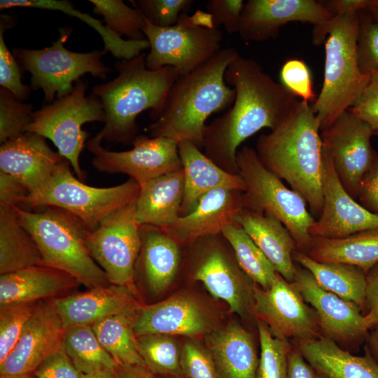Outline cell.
Wrapping results in <instances>:
<instances>
[{
	"instance_id": "7dc6e473",
	"label": "cell",
	"mask_w": 378,
	"mask_h": 378,
	"mask_svg": "<svg viewBox=\"0 0 378 378\" xmlns=\"http://www.w3.org/2000/svg\"><path fill=\"white\" fill-rule=\"evenodd\" d=\"M180 366L183 378H219L209 351L193 342L184 344Z\"/></svg>"
},
{
	"instance_id": "d6986e66",
	"label": "cell",
	"mask_w": 378,
	"mask_h": 378,
	"mask_svg": "<svg viewBox=\"0 0 378 378\" xmlns=\"http://www.w3.org/2000/svg\"><path fill=\"white\" fill-rule=\"evenodd\" d=\"M291 284L314 308L324 337L334 342H351L367 337L369 329L361 309L355 303L323 288L304 268H297Z\"/></svg>"
},
{
	"instance_id": "6125c7cd",
	"label": "cell",
	"mask_w": 378,
	"mask_h": 378,
	"mask_svg": "<svg viewBox=\"0 0 378 378\" xmlns=\"http://www.w3.org/2000/svg\"><path fill=\"white\" fill-rule=\"evenodd\" d=\"M368 10L374 19L378 22V0H372V4L368 8Z\"/></svg>"
},
{
	"instance_id": "ab89813d",
	"label": "cell",
	"mask_w": 378,
	"mask_h": 378,
	"mask_svg": "<svg viewBox=\"0 0 378 378\" xmlns=\"http://www.w3.org/2000/svg\"><path fill=\"white\" fill-rule=\"evenodd\" d=\"M93 12L102 15L106 26L129 40L146 39L143 32L146 24L144 17L136 8H131L122 0H89Z\"/></svg>"
},
{
	"instance_id": "d590c367",
	"label": "cell",
	"mask_w": 378,
	"mask_h": 378,
	"mask_svg": "<svg viewBox=\"0 0 378 378\" xmlns=\"http://www.w3.org/2000/svg\"><path fill=\"white\" fill-rule=\"evenodd\" d=\"M62 346L80 374L115 372L118 365L99 342L91 326L65 329Z\"/></svg>"
},
{
	"instance_id": "6f0895ef",
	"label": "cell",
	"mask_w": 378,
	"mask_h": 378,
	"mask_svg": "<svg viewBox=\"0 0 378 378\" xmlns=\"http://www.w3.org/2000/svg\"><path fill=\"white\" fill-rule=\"evenodd\" d=\"M287 378H315L314 370L298 350L289 353Z\"/></svg>"
},
{
	"instance_id": "681fc988",
	"label": "cell",
	"mask_w": 378,
	"mask_h": 378,
	"mask_svg": "<svg viewBox=\"0 0 378 378\" xmlns=\"http://www.w3.org/2000/svg\"><path fill=\"white\" fill-rule=\"evenodd\" d=\"M244 4L242 0H209L206 8L216 28L222 25L229 34H233L238 33Z\"/></svg>"
},
{
	"instance_id": "52a82bcc",
	"label": "cell",
	"mask_w": 378,
	"mask_h": 378,
	"mask_svg": "<svg viewBox=\"0 0 378 378\" xmlns=\"http://www.w3.org/2000/svg\"><path fill=\"white\" fill-rule=\"evenodd\" d=\"M237 164L246 184L244 208L278 219L293 237L297 250L306 253L312 239L309 229L316 219L304 200L263 165L255 148L246 146L238 150Z\"/></svg>"
},
{
	"instance_id": "ac0fdd59",
	"label": "cell",
	"mask_w": 378,
	"mask_h": 378,
	"mask_svg": "<svg viewBox=\"0 0 378 378\" xmlns=\"http://www.w3.org/2000/svg\"><path fill=\"white\" fill-rule=\"evenodd\" d=\"M323 208L309 229L312 237L342 238L378 229V216L353 198L341 183L330 155L323 146Z\"/></svg>"
},
{
	"instance_id": "f907efd6",
	"label": "cell",
	"mask_w": 378,
	"mask_h": 378,
	"mask_svg": "<svg viewBox=\"0 0 378 378\" xmlns=\"http://www.w3.org/2000/svg\"><path fill=\"white\" fill-rule=\"evenodd\" d=\"M349 111L378 130V72L370 76V81L356 104Z\"/></svg>"
},
{
	"instance_id": "3957f363",
	"label": "cell",
	"mask_w": 378,
	"mask_h": 378,
	"mask_svg": "<svg viewBox=\"0 0 378 378\" xmlns=\"http://www.w3.org/2000/svg\"><path fill=\"white\" fill-rule=\"evenodd\" d=\"M319 130L312 106L301 100L291 115L259 136L255 148L263 165L304 200L315 219L323 208V142Z\"/></svg>"
},
{
	"instance_id": "7402d4cb",
	"label": "cell",
	"mask_w": 378,
	"mask_h": 378,
	"mask_svg": "<svg viewBox=\"0 0 378 378\" xmlns=\"http://www.w3.org/2000/svg\"><path fill=\"white\" fill-rule=\"evenodd\" d=\"M244 208L243 192L215 189L203 195L190 213L163 228L181 244H190L200 238L221 234L224 227L236 222Z\"/></svg>"
},
{
	"instance_id": "484cf974",
	"label": "cell",
	"mask_w": 378,
	"mask_h": 378,
	"mask_svg": "<svg viewBox=\"0 0 378 378\" xmlns=\"http://www.w3.org/2000/svg\"><path fill=\"white\" fill-rule=\"evenodd\" d=\"M178 147L184 175V193L179 217L190 213L203 195L215 189L230 188L245 192L246 184L239 174L221 169L194 144L181 141Z\"/></svg>"
},
{
	"instance_id": "e7e4bbea",
	"label": "cell",
	"mask_w": 378,
	"mask_h": 378,
	"mask_svg": "<svg viewBox=\"0 0 378 378\" xmlns=\"http://www.w3.org/2000/svg\"><path fill=\"white\" fill-rule=\"evenodd\" d=\"M162 378H183V376H178V377H162Z\"/></svg>"
},
{
	"instance_id": "f6af8a7d",
	"label": "cell",
	"mask_w": 378,
	"mask_h": 378,
	"mask_svg": "<svg viewBox=\"0 0 378 378\" xmlns=\"http://www.w3.org/2000/svg\"><path fill=\"white\" fill-rule=\"evenodd\" d=\"M13 20L10 16L1 15L0 20V85L10 92L18 100L22 102L28 98L31 87L22 83V75L18 60L7 48L4 34Z\"/></svg>"
},
{
	"instance_id": "1f68e13d",
	"label": "cell",
	"mask_w": 378,
	"mask_h": 378,
	"mask_svg": "<svg viewBox=\"0 0 378 378\" xmlns=\"http://www.w3.org/2000/svg\"><path fill=\"white\" fill-rule=\"evenodd\" d=\"M306 254L320 262L354 265L366 274L378 263V229L337 239L312 237Z\"/></svg>"
},
{
	"instance_id": "680465c9",
	"label": "cell",
	"mask_w": 378,
	"mask_h": 378,
	"mask_svg": "<svg viewBox=\"0 0 378 378\" xmlns=\"http://www.w3.org/2000/svg\"><path fill=\"white\" fill-rule=\"evenodd\" d=\"M115 373L118 378H155L146 367L140 365H119Z\"/></svg>"
},
{
	"instance_id": "d4e9b609",
	"label": "cell",
	"mask_w": 378,
	"mask_h": 378,
	"mask_svg": "<svg viewBox=\"0 0 378 378\" xmlns=\"http://www.w3.org/2000/svg\"><path fill=\"white\" fill-rule=\"evenodd\" d=\"M80 284L70 274L45 265L0 276V306L37 302L65 296Z\"/></svg>"
},
{
	"instance_id": "ffe728a7",
	"label": "cell",
	"mask_w": 378,
	"mask_h": 378,
	"mask_svg": "<svg viewBox=\"0 0 378 378\" xmlns=\"http://www.w3.org/2000/svg\"><path fill=\"white\" fill-rule=\"evenodd\" d=\"M218 235L207 237L208 247L197 260L192 277L201 282L214 298L225 302L232 313L243 316L249 300L252 302L253 285H248L250 279L240 268L236 258H230L218 244Z\"/></svg>"
},
{
	"instance_id": "7a4b0ae2",
	"label": "cell",
	"mask_w": 378,
	"mask_h": 378,
	"mask_svg": "<svg viewBox=\"0 0 378 378\" xmlns=\"http://www.w3.org/2000/svg\"><path fill=\"white\" fill-rule=\"evenodd\" d=\"M239 55L232 48H221L190 73L179 76L172 85L158 118L146 127L151 137H167L178 144L189 141L200 149L207 118L228 109L236 92L227 85L225 73Z\"/></svg>"
},
{
	"instance_id": "5bb4252c",
	"label": "cell",
	"mask_w": 378,
	"mask_h": 378,
	"mask_svg": "<svg viewBox=\"0 0 378 378\" xmlns=\"http://www.w3.org/2000/svg\"><path fill=\"white\" fill-rule=\"evenodd\" d=\"M334 18L321 1L249 0L242 10L238 33L244 41L263 42L276 38L288 23L308 22L314 26L312 43L318 46L327 38Z\"/></svg>"
},
{
	"instance_id": "30bf717a",
	"label": "cell",
	"mask_w": 378,
	"mask_h": 378,
	"mask_svg": "<svg viewBox=\"0 0 378 378\" xmlns=\"http://www.w3.org/2000/svg\"><path fill=\"white\" fill-rule=\"evenodd\" d=\"M86 88L83 80H78L71 93L33 111L27 128V132L50 139L82 181L85 173L80 164V155L89 136L83 125L105 122L106 119L100 99L93 93L86 96Z\"/></svg>"
},
{
	"instance_id": "836d02e7",
	"label": "cell",
	"mask_w": 378,
	"mask_h": 378,
	"mask_svg": "<svg viewBox=\"0 0 378 378\" xmlns=\"http://www.w3.org/2000/svg\"><path fill=\"white\" fill-rule=\"evenodd\" d=\"M293 258L308 270L323 288L355 303L361 310L368 309L366 274L363 270L344 263L320 262L298 250L293 252Z\"/></svg>"
},
{
	"instance_id": "4dcf8cb0",
	"label": "cell",
	"mask_w": 378,
	"mask_h": 378,
	"mask_svg": "<svg viewBox=\"0 0 378 378\" xmlns=\"http://www.w3.org/2000/svg\"><path fill=\"white\" fill-rule=\"evenodd\" d=\"M183 169L157 177L140 186L136 200L139 224L165 227L179 217L183 199Z\"/></svg>"
},
{
	"instance_id": "5b68a950",
	"label": "cell",
	"mask_w": 378,
	"mask_h": 378,
	"mask_svg": "<svg viewBox=\"0 0 378 378\" xmlns=\"http://www.w3.org/2000/svg\"><path fill=\"white\" fill-rule=\"evenodd\" d=\"M16 208L22 223L39 248L43 265L70 274L88 289L111 284L88 251L85 240L90 230L81 219L56 206L31 211Z\"/></svg>"
},
{
	"instance_id": "7bdbcfd3",
	"label": "cell",
	"mask_w": 378,
	"mask_h": 378,
	"mask_svg": "<svg viewBox=\"0 0 378 378\" xmlns=\"http://www.w3.org/2000/svg\"><path fill=\"white\" fill-rule=\"evenodd\" d=\"M33 106L18 100L10 92L0 88V142L16 138L27 132Z\"/></svg>"
},
{
	"instance_id": "4316f807",
	"label": "cell",
	"mask_w": 378,
	"mask_h": 378,
	"mask_svg": "<svg viewBox=\"0 0 378 378\" xmlns=\"http://www.w3.org/2000/svg\"><path fill=\"white\" fill-rule=\"evenodd\" d=\"M141 245L134 271L139 270L150 290L164 292L174 280L181 263V244L163 227L141 225Z\"/></svg>"
},
{
	"instance_id": "b9f144b4",
	"label": "cell",
	"mask_w": 378,
	"mask_h": 378,
	"mask_svg": "<svg viewBox=\"0 0 378 378\" xmlns=\"http://www.w3.org/2000/svg\"><path fill=\"white\" fill-rule=\"evenodd\" d=\"M37 302L0 306V363L15 347Z\"/></svg>"
},
{
	"instance_id": "c3c4849f",
	"label": "cell",
	"mask_w": 378,
	"mask_h": 378,
	"mask_svg": "<svg viewBox=\"0 0 378 378\" xmlns=\"http://www.w3.org/2000/svg\"><path fill=\"white\" fill-rule=\"evenodd\" d=\"M281 84L302 100L315 102L310 71L305 62L299 59L286 60L280 71Z\"/></svg>"
},
{
	"instance_id": "603a6c76",
	"label": "cell",
	"mask_w": 378,
	"mask_h": 378,
	"mask_svg": "<svg viewBox=\"0 0 378 378\" xmlns=\"http://www.w3.org/2000/svg\"><path fill=\"white\" fill-rule=\"evenodd\" d=\"M64 160L46 138L34 132H26L0 146V172L18 178L29 193L46 182Z\"/></svg>"
},
{
	"instance_id": "8fae6325",
	"label": "cell",
	"mask_w": 378,
	"mask_h": 378,
	"mask_svg": "<svg viewBox=\"0 0 378 378\" xmlns=\"http://www.w3.org/2000/svg\"><path fill=\"white\" fill-rule=\"evenodd\" d=\"M71 32L70 27L60 28L59 38L43 49H13L18 63L31 74V88L42 90L48 104L52 103L55 94L61 98L71 93L73 83L85 74L104 79L111 71L102 61L104 50L77 52L67 50L64 43Z\"/></svg>"
},
{
	"instance_id": "4fadbf2b",
	"label": "cell",
	"mask_w": 378,
	"mask_h": 378,
	"mask_svg": "<svg viewBox=\"0 0 378 378\" xmlns=\"http://www.w3.org/2000/svg\"><path fill=\"white\" fill-rule=\"evenodd\" d=\"M133 147L125 151H112L90 139L88 149L94 155L92 166L101 172L125 174L140 186L160 176L183 169L178 143L167 137L141 134Z\"/></svg>"
},
{
	"instance_id": "11a10c76",
	"label": "cell",
	"mask_w": 378,
	"mask_h": 378,
	"mask_svg": "<svg viewBox=\"0 0 378 378\" xmlns=\"http://www.w3.org/2000/svg\"><path fill=\"white\" fill-rule=\"evenodd\" d=\"M365 298L368 312L364 318L370 330L378 325V263L366 273Z\"/></svg>"
},
{
	"instance_id": "db71d44e",
	"label": "cell",
	"mask_w": 378,
	"mask_h": 378,
	"mask_svg": "<svg viewBox=\"0 0 378 378\" xmlns=\"http://www.w3.org/2000/svg\"><path fill=\"white\" fill-rule=\"evenodd\" d=\"M29 194L18 178L0 172V206H20Z\"/></svg>"
},
{
	"instance_id": "8d00e7d4",
	"label": "cell",
	"mask_w": 378,
	"mask_h": 378,
	"mask_svg": "<svg viewBox=\"0 0 378 378\" xmlns=\"http://www.w3.org/2000/svg\"><path fill=\"white\" fill-rule=\"evenodd\" d=\"M135 314H118L92 325L99 342L118 365L145 366L133 328Z\"/></svg>"
},
{
	"instance_id": "2e32d148",
	"label": "cell",
	"mask_w": 378,
	"mask_h": 378,
	"mask_svg": "<svg viewBox=\"0 0 378 378\" xmlns=\"http://www.w3.org/2000/svg\"><path fill=\"white\" fill-rule=\"evenodd\" d=\"M252 305L258 320L278 337L298 340L321 337L315 312L307 306L292 284L279 273L267 289L253 284Z\"/></svg>"
},
{
	"instance_id": "f35d334b",
	"label": "cell",
	"mask_w": 378,
	"mask_h": 378,
	"mask_svg": "<svg viewBox=\"0 0 378 378\" xmlns=\"http://www.w3.org/2000/svg\"><path fill=\"white\" fill-rule=\"evenodd\" d=\"M139 354L146 368L162 377L181 376V351L171 336L148 335L137 337Z\"/></svg>"
},
{
	"instance_id": "003e7915",
	"label": "cell",
	"mask_w": 378,
	"mask_h": 378,
	"mask_svg": "<svg viewBox=\"0 0 378 378\" xmlns=\"http://www.w3.org/2000/svg\"><path fill=\"white\" fill-rule=\"evenodd\" d=\"M29 378H38V377H34V376H31V377H29Z\"/></svg>"
},
{
	"instance_id": "e575fe53",
	"label": "cell",
	"mask_w": 378,
	"mask_h": 378,
	"mask_svg": "<svg viewBox=\"0 0 378 378\" xmlns=\"http://www.w3.org/2000/svg\"><path fill=\"white\" fill-rule=\"evenodd\" d=\"M15 7L33 8L57 10L70 16L79 18L94 28L101 36L104 51H109L117 59H130L141 54L143 50L150 48L148 40L134 41L124 39L119 34L112 31L107 27L88 13H82L74 7L66 0H1L0 9Z\"/></svg>"
},
{
	"instance_id": "be15d7a7",
	"label": "cell",
	"mask_w": 378,
	"mask_h": 378,
	"mask_svg": "<svg viewBox=\"0 0 378 378\" xmlns=\"http://www.w3.org/2000/svg\"><path fill=\"white\" fill-rule=\"evenodd\" d=\"M315 371V370H314ZM315 378H326L324 376H323L322 374H319L318 372H316L315 371Z\"/></svg>"
},
{
	"instance_id": "f5cc1de1",
	"label": "cell",
	"mask_w": 378,
	"mask_h": 378,
	"mask_svg": "<svg viewBox=\"0 0 378 378\" xmlns=\"http://www.w3.org/2000/svg\"><path fill=\"white\" fill-rule=\"evenodd\" d=\"M356 200L365 209L378 216V154L360 182Z\"/></svg>"
},
{
	"instance_id": "f546056e",
	"label": "cell",
	"mask_w": 378,
	"mask_h": 378,
	"mask_svg": "<svg viewBox=\"0 0 378 378\" xmlns=\"http://www.w3.org/2000/svg\"><path fill=\"white\" fill-rule=\"evenodd\" d=\"M298 350L319 374L326 378H378V363L366 349L358 356L326 337L298 340Z\"/></svg>"
},
{
	"instance_id": "9a60e30c",
	"label": "cell",
	"mask_w": 378,
	"mask_h": 378,
	"mask_svg": "<svg viewBox=\"0 0 378 378\" xmlns=\"http://www.w3.org/2000/svg\"><path fill=\"white\" fill-rule=\"evenodd\" d=\"M373 132L349 110L321 130L323 146L331 156L338 178L355 200L364 175L377 155L371 145Z\"/></svg>"
},
{
	"instance_id": "9c48e42d",
	"label": "cell",
	"mask_w": 378,
	"mask_h": 378,
	"mask_svg": "<svg viewBox=\"0 0 378 378\" xmlns=\"http://www.w3.org/2000/svg\"><path fill=\"white\" fill-rule=\"evenodd\" d=\"M143 32L150 46L146 67L158 70L172 66L186 75L213 57L220 49L222 32L208 12L182 13L173 26L160 27L145 19Z\"/></svg>"
},
{
	"instance_id": "83f0119b",
	"label": "cell",
	"mask_w": 378,
	"mask_h": 378,
	"mask_svg": "<svg viewBox=\"0 0 378 378\" xmlns=\"http://www.w3.org/2000/svg\"><path fill=\"white\" fill-rule=\"evenodd\" d=\"M236 222L261 250L277 273L286 281L292 283L297 272L293 258L297 246L288 229L276 218L246 208L238 214Z\"/></svg>"
},
{
	"instance_id": "9f6ffc18",
	"label": "cell",
	"mask_w": 378,
	"mask_h": 378,
	"mask_svg": "<svg viewBox=\"0 0 378 378\" xmlns=\"http://www.w3.org/2000/svg\"><path fill=\"white\" fill-rule=\"evenodd\" d=\"M321 1L335 18L366 9L372 4V0H328Z\"/></svg>"
},
{
	"instance_id": "d6a6232c",
	"label": "cell",
	"mask_w": 378,
	"mask_h": 378,
	"mask_svg": "<svg viewBox=\"0 0 378 378\" xmlns=\"http://www.w3.org/2000/svg\"><path fill=\"white\" fill-rule=\"evenodd\" d=\"M17 206H0V274L43 265L39 248L22 223Z\"/></svg>"
},
{
	"instance_id": "816d5d0a",
	"label": "cell",
	"mask_w": 378,
	"mask_h": 378,
	"mask_svg": "<svg viewBox=\"0 0 378 378\" xmlns=\"http://www.w3.org/2000/svg\"><path fill=\"white\" fill-rule=\"evenodd\" d=\"M38 378H81L63 347L50 354L37 368L34 375Z\"/></svg>"
},
{
	"instance_id": "f1b7e54d",
	"label": "cell",
	"mask_w": 378,
	"mask_h": 378,
	"mask_svg": "<svg viewBox=\"0 0 378 378\" xmlns=\"http://www.w3.org/2000/svg\"><path fill=\"white\" fill-rule=\"evenodd\" d=\"M206 344L219 378H256L259 357L242 326L230 323L210 334Z\"/></svg>"
},
{
	"instance_id": "cb8c5ba5",
	"label": "cell",
	"mask_w": 378,
	"mask_h": 378,
	"mask_svg": "<svg viewBox=\"0 0 378 378\" xmlns=\"http://www.w3.org/2000/svg\"><path fill=\"white\" fill-rule=\"evenodd\" d=\"M209 320L192 299L176 295L150 305H141L133 319L137 337L148 335L192 337L206 332Z\"/></svg>"
},
{
	"instance_id": "91938a15",
	"label": "cell",
	"mask_w": 378,
	"mask_h": 378,
	"mask_svg": "<svg viewBox=\"0 0 378 378\" xmlns=\"http://www.w3.org/2000/svg\"><path fill=\"white\" fill-rule=\"evenodd\" d=\"M366 337L368 348L373 359L378 363V325L370 330Z\"/></svg>"
},
{
	"instance_id": "03108f58",
	"label": "cell",
	"mask_w": 378,
	"mask_h": 378,
	"mask_svg": "<svg viewBox=\"0 0 378 378\" xmlns=\"http://www.w3.org/2000/svg\"><path fill=\"white\" fill-rule=\"evenodd\" d=\"M373 135H375V136H378V130L374 131V132H373Z\"/></svg>"
},
{
	"instance_id": "8992f818",
	"label": "cell",
	"mask_w": 378,
	"mask_h": 378,
	"mask_svg": "<svg viewBox=\"0 0 378 378\" xmlns=\"http://www.w3.org/2000/svg\"><path fill=\"white\" fill-rule=\"evenodd\" d=\"M359 12L334 18L326 41L323 86L312 106L320 130L351 108L367 87L370 76L363 74L356 56Z\"/></svg>"
},
{
	"instance_id": "bcb514c9",
	"label": "cell",
	"mask_w": 378,
	"mask_h": 378,
	"mask_svg": "<svg viewBox=\"0 0 378 378\" xmlns=\"http://www.w3.org/2000/svg\"><path fill=\"white\" fill-rule=\"evenodd\" d=\"M144 18L160 27L174 25L180 15L189 11L193 0H138L132 1Z\"/></svg>"
},
{
	"instance_id": "e0dca14e",
	"label": "cell",
	"mask_w": 378,
	"mask_h": 378,
	"mask_svg": "<svg viewBox=\"0 0 378 378\" xmlns=\"http://www.w3.org/2000/svg\"><path fill=\"white\" fill-rule=\"evenodd\" d=\"M64 331L51 301H38L15 347L0 363V378L33 376L50 354L63 347Z\"/></svg>"
},
{
	"instance_id": "7c38bea8",
	"label": "cell",
	"mask_w": 378,
	"mask_h": 378,
	"mask_svg": "<svg viewBox=\"0 0 378 378\" xmlns=\"http://www.w3.org/2000/svg\"><path fill=\"white\" fill-rule=\"evenodd\" d=\"M136 200L108 215L89 232L85 240L89 253L104 271L110 284L132 288L141 245Z\"/></svg>"
},
{
	"instance_id": "6da1fadb",
	"label": "cell",
	"mask_w": 378,
	"mask_h": 378,
	"mask_svg": "<svg viewBox=\"0 0 378 378\" xmlns=\"http://www.w3.org/2000/svg\"><path fill=\"white\" fill-rule=\"evenodd\" d=\"M236 95L232 106L206 125L204 154L223 170L238 174L239 146L263 128H276L298 108L300 100L264 72L255 59L239 54L225 73Z\"/></svg>"
},
{
	"instance_id": "94428289",
	"label": "cell",
	"mask_w": 378,
	"mask_h": 378,
	"mask_svg": "<svg viewBox=\"0 0 378 378\" xmlns=\"http://www.w3.org/2000/svg\"><path fill=\"white\" fill-rule=\"evenodd\" d=\"M81 378H118L115 372H101L90 374H81Z\"/></svg>"
},
{
	"instance_id": "ee69618b",
	"label": "cell",
	"mask_w": 378,
	"mask_h": 378,
	"mask_svg": "<svg viewBox=\"0 0 378 378\" xmlns=\"http://www.w3.org/2000/svg\"><path fill=\"white\" fill-rule=\"evenodd\" d=\"M356 56L363 74L371 76L378 72V22L368 8L359 12Z\"/></svg>"
},
{
	"instance_id": "277c9868",
	"label": "cell",
	"mask_w": 378,
	"mask_h": 378,
	"mask_svg": "<svg viewBox=\"0 0 378 378\" xmlns=\"http://www.w3.org/2000/svg\"><path fill=\"white\" fill-rule=\"evenodd\" d=\"M146 55L141 53L130 59L115 63L116 78L94 87L105 113L103 128L93 138L102 143L132 144L137 136V116L150 110L155 121L160 115L169 91L179 76L172 66L158 70L146 67Z\"/></svg>"
},
{
	"instance_id": "60d3db41",
	"label": "cell",
	"mask_w": 378,
	"mask_h": 378,
	"mask_svg": "<svg viewBox=\"0 0 378 378\" xmlns=\"http://www.w3.org/2000/svg\"><path fill=\"white\" fill-rule=\"evenodd\" d=\"M257 324L260 354L256 378H287L291 349L286 339L275 335L261 321Z\"/></svg>"
},
{
	"instance_id": "74e56055",
	"label": "cell",
	"mask_w": 378,
	"mask_h": 378,
	"mask_svg": "<svg viewBox=\"0 0 378 378\" xmlns=\"http://www.w3.org/2000/svg\"><path fill=\"white\" fill-rule=\"evenodd\" d=\"M221 234L245 274L262 288H269L278 273L243 227L234 222L224 227Z\"/></svg>"
},
{
	"instance_id": "ba28073f",
	"label": "cell",
	"mask_w": 378,
	"mask_h": 378,
	"mask_svg": "<svg viewBox=\"0 0 378 378\" xmlns=\"http://www.w3.org/2000/svg\"><path fill=\"white\" fill-rule=\"evenodd\" d=\"M70 167L64 159L46 182L29 194L24 204L32 209L51 206L65 209L92 231L108 215L139 195L140 186L131 178L112 187H94L74 176Z\"/></svg>"
},
{
	"instance_id": "44dd1931",
	"label": "cell",
	"mask_w": 378,
	"mask_h": 378,
	"mask_svg": "<svg viewBox=\"0 0 378 378\" xmlns=\"http://www.w3.org/2000/svg\"><path fill=\"white\" fill-rule=\"evenodd\" d=\"M133 289L111 284L50 300L65 330L76 326H92L114 315L135 314L141 304Z\"/></svg>"
}]
</instances>
